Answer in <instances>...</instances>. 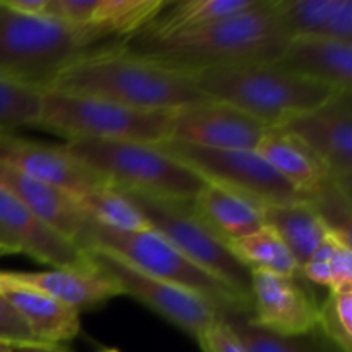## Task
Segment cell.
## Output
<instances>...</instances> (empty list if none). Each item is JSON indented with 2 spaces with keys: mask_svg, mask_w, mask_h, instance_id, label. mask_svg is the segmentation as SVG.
<instances>
[{
  "mask_svg": "<svg viewBox=\"0 0 352 352\" xmlns=\"http://www.w3.org/2000/svg\"><path fill=\"white\" fill-rule=\"evenodd\" d=\"M47 91L88 96L140 110L177 112L210 100L195 72L107 45L62 69Z\"/></svg>",
  "mask_w": 352,
  "mask_h": 352,
  "instance_id": "1",
  "label": "cell"
},
{
  "mask_svg": "<svg viewBox=\"0 0 352 352\" xmlns=\"http://www.w3.org/2000/svg\"><path fill=\"white\" fill-rule=\"evenodd\" d=\"M287 41V33L272 9V0H261L260 6L246 12L160 40L129 38L124 47L134 54L198 72L222 65L274 62Z\"/></svg>",
  "mask_w": 352,
  "mask_h": 352,
  "instance_id": "2",
  "label": "cell"
},
{
  "mask_svg": "<svg viewBox=\"0 0 352 352\" xmlns=\"http://www.w3.org/2000/svg\"><path fill=\"white\" fill-rule=\"evenodd\" d=\"M195 76L210 100L236 107L268 127L311 112L339 95L336 89L292 74L274 62L210 67Z\"/></svg>",
  "mask_w": 352,
  "mask_h": 352,
  "instance_id": "3",
  "label": "cell"
},
{
  "mask_svg": "<svg viewBox=\"0 0 352 352\" xmlns=\"http://www.w3.org/2000/svg\"><path fill=\"white\" fill-rule=\"evenodd\" d=\"M86 30L48 16H30L0 0V78L47 91L76 58L107 47Z\"/></svg>",
  "mask_w": 352,
  "mask_h": 352,
  "instance_id": "4",
  "label": "cell"
},
{
  "mask_svg": "<svg viewBox=\"0 0 352 352\" xmlns=\"http://www.w3.org/2000/svg\"><path fill=\"white\" fill-rule=\"evenodd\" d=\"M62 148L116 188L192 203L205 186L196 172L168 157L157 144L79 140L67 141Z\"/></svg>",
  "mask_w": 352,
  "mask_h": 352,
  "instance_id": "5",
  "label": "cell"
},
{
  "mask_svg": "<svg viewBox=\"0 0 352 352\" xmlns=\"http://www.w3.org/2000/svg\"><path fill=\"white\" fill-rule=\"evenodd\" d=\"M78 246L81 250L82 248H100V250L109 251L143 274L181 285L201 296L227 315L243 313L251 318V305L246 299L241 298L222 280L212 277L203 268L188 260L157 230L120 232V230L98 226L88 219L78 241Z\"/></svg>",
  "mask_w": 352,
  "mask_h": 352,
  "instance_id": "6",
  "label": "cell"
},
{
  "mask_svg": "<svg viewBox=\"0 0 352 352\" xmlns=\"http://www.w3.org/2000/svg\"><path fill=\"white\" fill-rule=\"evenodd\" d=\"M175 112L140 110L88 96L41 93L38 126L67 141H131L160 144L170 140Z\"/></svg>",
  "mask_w": 352,
  "mask_h": 352,
  "instance_id": "7",
  "label": "cell"
},
{
  "mask_svg": "<svg viewBox=\"0 0 352 352\" xmlns=\"http://www.w3.org/2000/svg\"><path fill=\"white\" fill-rule=\"evenodd\" d=\"M116 189L140 210L151 229L162 234L188 260L229 285L251 305V272L234 256L229 246L195 215L192 203L158 198L131 189Z\"/></svg>",
  "mask_w": 352,
  "mask_h": 352,
  "instance_id": "8",
  "label": "cell"
},
{
  "mask_svg": "<svg viewBox=\"0 0 352 352\" xmlns=\"http://www.w3.org/2000/svg\"><path fill=\"white\" fill-rule=\"evenodd\" d=\"M157 146L205 182L241 192L261 206L305 201L254 150H213L179 140H167Z\"/></svg>",
  "mask_w": 352,
  "mask_h": 352,
  "instance_id": "9",
  "label": "cell"
},
{
  "mask_svg": "<svg viewBox=\"0 0 352 352\" xmlns=\"http://www.w3.org/2000/svg\"><path fill=\"white\" fill-rule=\"evenodd\" d=\"M82 251L120 285L124 296H131L143 302L172 325L189 333L192 339L227 315L201 296L181 285L143 274L109 251L100 248H82Z\"/></svg>",
  "mask_w": 352,
  "mask_h": 352,
  "instance_id": "10",
  "label": "cell"
},
{
  "mask_svg": "<svg viewBox=\"0 0 352 352\" xmlns=\"http://www.w3.org/2000/svg\"><path fill=\"white\" fill-rule=\"evenodd\" d=\"M278 127L294 134L322 160L333 182L352 191V93L285 120Z\"/></svg>",
  "mask_w": 352,
  "mask_h": 352,
  "instance_id": "11",
  "label": "cell"
},
{
  "mask_svg": "<svg viewBox=\"0 0 352 352\" xmlns=\"http://www.w3.org/2000/svg\"><path fill=\"white\" fill-rule=\"evenodd\" d=\"M267 270H251V318L258 329L284 337L308 336L318 325V305L298 280Z\"/></svg>",
  "mask_w": 352,
  "mask_h": 352,
  "instance_id": "12",
  "label": "cell"
},
{
  "mask_svg": "<svg viewBox=\"0 0 352 352\" xmlns=\"http://www.w3.org/2000/svg\"><path fill=\"white\" fill-rule=\"evenodd\" d=\"M19 253L52 268H72L88 261L85 251L38 219L0 186V254Z\"/></svg>",
  "mask_w": 352,
  "mask_h": 352,
  "instance_id": "13",
  "label": "cell"
},
{
  "mask_svg": "<svg viewBox=\"0 0 352 352\" xmlns=\"http://www.w3.org/2000/svg\"><path fill=\"white\" fill-rule=\"evenodd\" d=\"M268 126L243 110L217 100L174 113L170 140L213 150H256Z\"/></svg>",
  "mask_w": 352,
  "mask_h": 352,
  "instance_id": "14",
  "label": "cell"
},
{
  "mask_svg": "<svg viewBox=\"0 0 352 352\" xmlns=\"http://www.w3.org/2000/svg\"><path fill=\"white\" fill-rule=\"evenodd\" d=\"M0 162L71 196L107 184L86 165L72 158L62 144L40 143L16 133H0Z\"/></svg>",
  "mask_w": 352,
  "mask_h": 352,
  "instance_id": "15",
  "label": "cell"
},
{
  "mask_svg": "<svg viewBox=\"0 0 352 352\" xmlns=\"http://www.w3.org/2000/svg\"><path fill=\"white\" fill-rule=\"evenodd\" d=\"M7 275L79 313L124 296L120 285L89 258L79 267L52 268L47 272H7Z\"/></svg>",
  "mask_w": 352,
  "mask_h": 352,
  "instance_id": "16",
  "label": "cell"
},
{
  "mask_svg": "<svg viewBox=\"0 0 352 352\" xmlns=\"http://www.w3.org/2000/svg\"><path fill=\"white\" fill-rule=\"evenodd\" d=\"M275 65L322 82L339 93H352V43L333 38H289Z\"/></svg>",
  "mask_w": 352,
  "mask_h": 352,
  "instance_id": "17",
  "label": "cell"
},
{
  "mask_svg": "<svg viewBox=\"0 0 352 352\" xmlns=\"http://www.w3.org/2000/svg\"><path fill=\"white\" fill-rule=\"evenodd\" d=\"M0 294L7 299L40 342L64 346L81 332L79 311L55 301L50 296L19 284L0 270Z\"/></svg>",
  "mask_w": 352,
  "mask_h": 352,
  "instance_id": "18",
  "label": "cell"
},
{
  "mask_svg": "<svg viewBox=\"0 0 352 352\" xmlns=\"http://www.w3.org/2000/svg\"><path fill=\"white\" fill-rule=\"evenodd\" d=\"M0 186L14 198L19 199L47 226L78 244L88 219L79 210L71 195L36 179L28 177L2 162H0Z\"/></svg>",
  "mask_w": 352,
  "mask_h": 352,
  "instance_id": "19",
  "label": "cell"
},
{
  "mask_svg": "<svg viewBox=\"0 0 352 352\" xmlns=\"http://www.w3.org/2000/svg\"><path fill=\"white\" fill-rule=\"evenodd\" d=\"M254 151H258L260 157L305 198V201L332 181L322 160L294 134L278 126L268 127Z\"/></svg>",
  "mask_w": 352,
  "mask_h": 352,
  "instance_id": "20",
  "label": "cell"
},
{
  "mask_svg": "<svg viewBox=\"0 0 352 352\" xmlns=\"http://www.w3.org/2000/svg\"><path fill=\"white\" fill-rule=\"evenodd\" d=\"M263 208L241 192L205 182L192 201L195 215L226 244L265 227Z\"/></svg>",
  "mask_w": 352,
  "mask_h": 352,
  "instance_id": "21",
  "label": "cell"
},
{
  "mask_svg": "<svg viewBox=\"0 0 352 352\" xmlns=\"http://www.w3.org/2000/svg\"><path fill=\"white\" fill-rule=\"evenodd\" d=\"M289 38L320 36L352 43L351 0H272Z\"/></svg>",
  "mask_w": 352,
  "mask_h": 352,
  "instance_id": "22",
  "label": "cell"
},
{
  "mask_svg": "<svg viewBox=\"0 0 352 352\" xmlns=\"http://www.w3.org/2000/svg\"><path fill=\"white\" fill-rule=\"evenodd\" d=\"M263 219L265 226L274 229L291 251L299 270L315 254L330 230L308 201L265 206Z\"/></svg>",
  "mask_w": 352,
  "mask_h": 352,
  "instance_id": "23",
  "label": "cell"
},
{
  "mask_svg": "<svg viewBox=\"0 0 352 352\" xmlns=\"http://www.w3.org/2000/svg\"><path fill=\"white\" fill-rule=\"evenodd\" d=\"M261 0H182L168 2V6L133 38L160 40L184 33L192 28L213 23L222 17L246 12L260 6Z\"/></svg>",
  "mask_w": 352,
  "mask_h": 352,
  "instance_id": "24",
  "label": "cell"
},
{
  "mask_svg": "<svg viewBox=\"0 0 352 352\" xmlns=\"http://www.w3.org/2000/svg\"><path fill=\"white\" fill-rule=\"evenodd\" d=\"M168 0H95L85 30L105 43H124L143 31Z\"/></svg>",
  "mask_w": 352,
  "mask_h": 352,
  "instance_id": "25",
  "label": "cell"
},
{
  "mask_svg": "<svg viewBox=\"0 0 352 352\" xmlns=\"http://www.w3.org/2000/svg\"><path fill=\"white\" fill-rule=\"evenodd\" d=\"M72 198L86 219L107 229L120 230V232H143L151 229L140 210L122 192L109 184Z\"/></svg>",
  "mask_w": 352,
  "mask_h": 352,
  "instance_id": "26",
  "label": "cell"
},
{
  "mask_svg": "<svg viewBox=\"0 0 352 352\" xmlns=\"http://www.w3.org/2000/svg\"><path fill=\"white\" fill-rule=\"evenodd\" d=\"M248 270H267L285 277H301L298 263L280 237L268 226L227 244Z\"/></svg>",
  "mask_w": 352,
  "mask_h": 352,
  "instance_id": "27",
  "label": "cell"
},
{
  "mask_svg": "<svg viewBox=\"0 0 352 352\" xmlns=\"http://www.w3.org/2000/svg\"><path fill=\"white\" fill-rule=\"evenodd\" d=\"M226 320L239 337L246 352H339L327 342L318 330L308 336L284 337L258 329L250 322V316L243 313H229Z\"/></svg>",
  "mask_w": 352,
  "mask_h": 352,
  "instance_id": "28",
  "label": "cell"
},
{
  "mask_svg": "<svg viewBox=\"0 0 352 352\" xmlns=\"http://www.w3.org/2000/svg\"><path fill=\"white\" fill-rule=\"evenodd\" d=\"M41 93L0 78V133H14L26 126L36 127L41 113Z\"/></svg>",
  "mask_w": 352,
  "mask_h": 352,
  "instance_id": "29",
  "label": "cell"
},
{
  "mask_svg": "<svg viewBox=\"0 0 352 352\" xmlns=\"http://www.w3.org/2000/svg\"><path fill=\"white\" fill-rule=\"evenodd\" d=\"M316 330L339 352H352V291H329L318 306Z\"/></svg>",
  "mask_w": 352,
  "mask_h": 352,
  "instance_id": "30",
  "label": "cell"
},
{
  "mask_svg": "<svg viewBox=\"0 0 352 352\" xmlns=\"http://www.w3.org/2000/svg\"><path fill=\"white\" fill-rule=\"evenodd\" d=\"M0 344L9 347H31V346H48L40 342L31 333L24 320L16 313V309L7 302V299L0 294Z\"/></svg>",
  "mask_w": 352,
  "mask_h": 352,
  "instance_id": "31",
  "label": "cell"
},
{
  "mask_svg": "<svg viewBox=\"0 0 352 352\" xmlns=\"http://www.w3.org/2000/svg\"><path fill=\"white\" fill-rule=\"evenodd\" d=\"M196 342L199 344L203 352H246L239 337L227 323L226 316L203 330L196 337Z\"/></svg>",
  "mask_w": 352,
  "mask_h": 352,
  "instance_id": "32",
  "label": "cell"
},
{
  "mask_svg": "<svg viewBox=\"0 0 352 352\" xmlns=\"http://www.w3.org/2000/svg\"><path fill=\"white\" fill-rule=\"evenodd\" d=\"M9 9L21 14H30V16H45L48 0H3Z\"/></svg>",
  "mask_w": 352,
  "mask_h": 352,
  "instance_id": "33",
  "label": "cell"
},
{
  "mask_svg": "<svg viewBox=\"0 0 352 352\" xmlns=\"http://www.w3.org/2000/svg\"><path fill=\"white\" fill-rule=\"evenodd\" d=\"M12 352H71L64 346H31V347H14Z\"/></svg>",
  "mask_w": 352,
  "mask_h": 352,
  "instance_id": "34",
  "label": "cell"
},
{
  "mask_svg": "<svg viewBox=\"0 0 352 352\" xmlns=\"http://www.w3.org/2000/svg\"><path fill=\"white\" fill-rule=\"evenodd\" d=\"M0 352H12V347L6 346V344H0Z\"/></svg>",
  "mask_w": 352,
  "mask_h": 352,
  "instance_id": "35",
  "label": "cell"
}]
</instances>
